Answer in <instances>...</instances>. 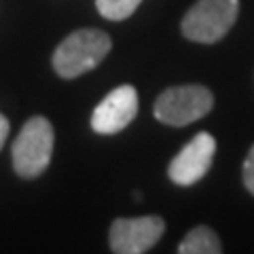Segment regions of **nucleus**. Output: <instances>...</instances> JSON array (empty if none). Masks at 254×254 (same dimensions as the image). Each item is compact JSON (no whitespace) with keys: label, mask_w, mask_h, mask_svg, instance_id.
Instances as JSON below:
<instances>
[{"label":"nucleus","mask_w":254,"mask_h":254,"mask_svg":"<svg viewBox=\"0 0 254 254\" xmlns=\"http://www.w3.org/2000/svg\"><path fill=\"white\" fill-rule=\"evenodd\" d=\"M110 47L113 43L106 32L93 28L76 30L58 45L53 53V68L62 78H76L100 66Z\"/></svg>","instance_id":"f257e3e1"},{"label":"nucleus","mask_w":254,"mask_h":254,"mask_svg":"<svg viewBox=\"0 0 254 254\" xmlns=\"http://www.w3.org/2000/svg\"><path fill=\"white\" fill-rule=\"evenodd\" d=\"M53 155V125L45 117H32L13 144V168L21 178H36Z\"/></svg>","instance_id":"f03ea898"},{"label":"nucleus","mask_w":254,"mask_h":254,"mask_svg":"<svg viewBox=\"0 0 254 254\" xmlns=\"http://www.w3.org/2000/svg\"><path fill=\"white\" fill-rule=\"evenodd\" d=\"M240 13V0H199L182 19V34L193 43L212 45L227 34Z\"/></svg>","instance_id":"7ed1b4c3"},{"label":"nucleus","mask_w":254,"mask_h":254,"mask_svg":"<svg viewBox=\"0 0 254 254\" xmlns=\"http://www.w3.org/2000/svg\"><path fill=\"white\" fill-rule=\"evenodd\" d=\"M214 95L208 87L180 85L165 89L155 102V117L165 125L182 127L199 121L212 110Z\"/></svg>","instance_id":"20e7f679"},{"label":"nucleus","mask_w":254,"mask_h":254,"mask_svg":"<svg viewBox=\"0 0 254 254\" xmlns=\"http://www.w3.org/2000/svg\"><path fill=\"white\" fill-rule=\"evenodd\" d=\"M165 222L159 216L119 218L110 227V250L117 254H142L161 240Z\"/></svg>","instance_id":"39448f33"},{"label":"nucleus","mask_w":254,"mask_h":254,"mask_svg":"<svg viewBox=\"0 0 254 254\" xmlns=\"http://www.w3.org/2000/svg\"><path fill=\"white\" fill-rule=\"evenodd\" d=\"M214 153H216V140L205 131L197 133V136L172 159V163L168 168L172 182H176L180 187H189V185H195L197 180H201L210 170Z\"/></svg>","instance_id":"423d86ee"},{"label":"nucleus","mask_w":254,"mask_h":254,"mask_svg":"<svg viewBox=\"0 0 254 254\" xmlns=\"http://www.w3.org/2000/svg\"><path fill=\"white\" fill-rule=\"evenodd\" d=\"M138 115V91L131 85L113 89L95 106L91 115V127L98 133H117L125 129Z\"/></svg>","instance_id":"0eeeda50"},{"label":"nucleus","mask_w":254,"mask_h":254,"mask_svg":"<svg viewBox=\"0 0 254 254\" xmlns=\"http://www.w3.org/2000/svg\"><path fill=\"white\" fill-rule=\"evenodd\" d=\"M180 254H218L222 252L220 240L208 227H195L178 246Z\"/></svg>","instance_id":"6e6552de"},{"label":"nucleus","mask_w":254,"mask_h":254,"mask_svg":"<svg viewBox=\"0 0 254 254\" xmlns=\"http://www.w3.org/2000/svg\"><path fill=\"white\" fill-rule=\"evenodd\" d=\"M142 0H95V6L102 17L110 21H121L127 19L140 6Z\"/></svg>","instance_id":"1a4fd4ad"},{"label":"nucleus","mask_w":254,"mask_h":254,"mask_svg":"<svg viewBox=\"0 0 254 254\" xmlns=\"http://www.w3.org/2000/svg\"><path fill=\"white\" fill-rule=\"evenodd\" d=\"M244 185L254 195V146L250 148V153L244 161Z\"/></svg>","instance_id":"9d476101"},{"label":"nucleus","mask_w":254,"mask_h":254,"mask_svg":"<svg viewBox=\"0 0 254 254\" xmlns=\"http://www.w3.org/2000/svg\"><path fill=\"white\" fill-rule=\"evenodd\" d=\"M9 119H6L2 113H0V148L4 146V142H6V136H9Z\"/></svg>","instance_id":"9b49d317"}]
</instances>
